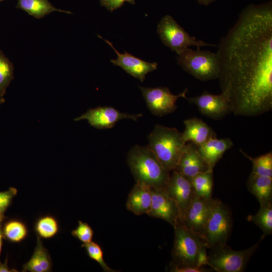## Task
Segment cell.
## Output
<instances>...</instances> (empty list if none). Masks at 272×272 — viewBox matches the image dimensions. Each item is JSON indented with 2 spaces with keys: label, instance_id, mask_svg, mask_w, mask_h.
Wrapping results in <instances>:
<instances>
[{
  "label": "cell",
  "instance_id": "21",
  "mask_svg": "<svg viewBox=\"0 0 272 272\" xmlns=\"http://www.w3.org/2000/svg\"><path fill=\"white\" fill-rule=\"evenodd\" d=\"M52 261L47 250L37 236V244L30 260L23 266L24 272H48L51 271Z\"/></svg>",
  "mask_w": 272,
  "mask_h": 272
},
{
  "label": "cell",
  "instance_id": "22",
  "mask_svg": "<svg viewBox=\"0 0 272 272\" xmlns=\"http://www.w3.org/2000/svg\"><path fill=\"white\" fill-rule=\"evenodd\" d=\"M16 8L37 19L43 18L53 12L72 13L70 11L56 8L48 0H18Z\"/></svg>",
  "mask_w": 272,
  "mask_h": 272
},
{
  "label": "cell",
  "instance_id": "35",
  "mask_svg": "<svg viewBox=\"0 0 272 272\" xmlns=\"http://www.w3.org/2000/svg\"><path fill=\"white\" fill-rule=\"evenodd\" d=\"M11 271H17L14 269H11L8 266V260L6 259L5 262L2 263L0 262V272H11Z\"/></svg>",
  "mask_w": 272,
  "mask_h": 272
},
{
  "label": "cell",
  "instance_id": "4",
  "mask_svg": "<svg viewBox=\"0 0 272 272\" xmlns=\"http://www.w3.org/2000/svg\"><path fill=\"white\" fill-rule=\"evenodd\" d=\"M232 227L229 208L219 199H213L201 237L206 247L226 244Z\"/></svg>",
  "mask_w": 272,
  "mask_h": 272
},
{
  "label": "cell",
  "instance_id": "28",
  "mask_svg": "<svg viewBox=\"0 0 272 272\" xmlns=\"http://www.w3.org/2000/svg\"><path fill=\"white\" fill-rule=\"evenodd\" d=\"M13 78V65L0 51V97L4 95Z\"/></svg>",
  "mask_w": 272,
  "mask_h": 272
},
{
  "label": "cell",
  "instance_id": "2",
  "mask_svg": "<svg viewBox=\"0 0 272 272\" xmlns=\"http://www.w3.org/2000/svg\"><path fill=\"white\" fill-rule=\"evenodd\" d=\"M127 164L137 182L153 188H165L170 174L147 147L135 145L129 151Z\"/></svg>",
  "mask_w": 272,
  "mask_h": 272
},
{
  "label": "cell",
  "instance_id": "34",
  "mask_svg": "<svg viewBox=\"0 0 272 272\" xmlns=\"http://www.w3.org/2000/svg\"><path fill=\"white\" fill-rule=\"evenodd\" d=\"M207 247L203 246L200 249L198 258V266L203 267V266L208 265V254L207 253Z\"/></svg>",
  "mask_w": 272,
  "mask_h": 272
},
{
  "label": "cell",
  "instance_id": "3",
  "mask_svg": "<svg viewBox=\"0 0 272 272\" xmlns=\"http://www.w3.org/2000/svg\"><path fill=\"white\" fill-rule=\"evenodd\" d=\"M147 146L169 172L175 170L186 143L176 128L157 124L148 137Z\"/></svg>",
  "mask_w": 272,
  "mask_h": 272
},
{
  "label": "cell",
  "instance_id": "6",
  "mask_svg": "<svg viewBox=\"0 0 272 272\" xmlns=\"http://www.w3.org/2000/svg\"><path fill=\"white\" fill-rule=\"evenodd\" d=\"M177 61L184 71L200 81L219 77L220 66L216 53L188 48L177 54Z\"/></svg>",
  "mask_w": 272,
  "mask_h": 272
},
{
  "label": "cell",
  "instance_id": "23",
  "mask_svg": "<svg viewBox=\"0 0 272 272\" xmlns=\"http://www.w3.org/2000/svg\"><path fill=\"white\" fill-rule=\"evenodd\" d=\"M213 170H208L198 174L190 179L196 196L206 198H212L213 186Z\"/></svg>",
  "mask_w": 272,
  "mask_h": 272
},
{
  "label": "cell",
  "instance_id": "29",
  "mask_svg": "<svg viewBox=\"0 0 272 272\" xmlns=\"http://www.w3.org/2000/svg\"><path fill=\"white\" fill-rule=\"evenodd\" d=\"M81 247L85 249L89 257L97 262L104 271H115L110 268L105 263L103 257V250L98 243L92 241L89 243H83Z\"/></svg>",
  "mask_w": 272,
  "mask_h": 272
},
{
  "label": "cell",
  "instance_id": "20",
  "mask_svg": "<svg viewBox=\"0 0 272 272\" xmlns=\"http://www.w3.org/2000/svg\"><path fill=\"white\" fill-rule=\"evenodd\" d=\"M247 186L248 190L257 198L260 206L272 203V177L251 173Z\"/></svg>",
  "mask_w": 272,
  "mask_h": 272
},
{
  "label": "cell",
  "instance_id": "16",
  "mask_svg": "<svg viewBox=\"0 0 272 272\" xmlns=\"http://www.w3.org/2000/svg\"><path fill=\"white\" fill-rule=\"evenodd\" d=\"M175 170L190 180L198 174L211 169L199 154L197 146L188 142Z\"/></svg>",
  "mask_w": 272,
  "mask_h": 272
},
{
  "label": "cell",
  "instance_id": "27",
  "mask_svg": "<svg viewBox=\"0 0 272 272\" xmlns=\"http://www.w3.org/2000/svg\"><path fill=\"white\" fill-rule=\"evenodd\" d=\"M244 156L252 163V173L264 176L272 177V153L269 152L260 156L253 158L240 150Z\"/></svg>",
  "mask_w": 272,
  "mask_h": 272
},
{
  "label": "cell",
  "instance_id": "31",
  "mask_svg": "<svg viewBox=\"0 0 272 272\" xmlns=\"http://www.w3.org/2000/svg\"><path fill=\"white\" fill-rule=\"evenodd\" d=\"M17 193V190L14 187H10L6 191L0 192V222H3L4 214Z\"/></svg>",
  "mask_w": 272,
  "mask_h": 272
},
{
  "label": "cell",
  "instance_id": "9",
  "mask_svg": "<svg viewBox=\"0 0 272 272\" xmlns=\"http://www.w3.org/2000/svg\"><path fill=\"white\" fill-rule=\"evenodd\" d=\"M148 109L153 115L162 116L173 112L177 108L176 101L180 98L186 99L188 89L178 94H173L167 87H139Z\"/></svg>",
  "mask_w": 272,
  "mask_h": 272
},
{
  "label": "cell",
  "instance_id": "14",
  "mask_svg": "<svg viewBox=\"0 0 272 272\" xmlns=\"http://www.w3.org/2000/svg\"><path fill=\"white\" fill-rule=\"evenodd\" d=\"M172 171L165 189L177 206L180 216L196 195L190 180L176 170Z\"/></svg>",
  "mask_w": 272,
  "mask_h": 272
},
{
  "label": "cell",
  "instance_id": "24",
  "mask_svg": "<svg viewBox=\"0 0 272 272\" xmlns=\"http://www.w3.org/2000/svg\"><path fill=\"white\" fill-rule=\"evenodd\" d=\"M249 221L252 222L259 227L263 233L262 238L272 233V203L260 206L258 212L247 217Z\"/></svg>",
  "mask_w": 272,
  "mask_h": 272
},
{
  "label": "cell",
  "instance_id": "32",
  "mask_svg": "<svg viewBox=\"0 0 272 272\" xmlns=\"http://www.w3.org/2000/svg\"><path fill=\"white\" fill-rule=\"evenodd\" d=\"M101 5L105 7L108 10L113 12V11L121 7L125 2H128L131 4H135V0H99Z\"/></svg>",
  "mask_w": 272,
  "mask_h": 272
},
{
  "label": "cell",
  "instance_id": "39",
  "mask_svg": "<svg viewBox=\"0 0 272 272\" xmlns=\"http://www.w3.org/2000/svg\"><path fill=\"white\" fill-rule=\"evenodd\" d=\"M3 1H4V0H0V2Z\"/></svg>",
  "mask_w": 272,
  "mask_h": 272
},
{
  "label": "cell",
  "instance_id": "15",
  "mask_svg": "<svg viewBox=\"0 0 272 272\" xmlns=\"http://www.w3.org/2000/svg\"><path fill=\"white\" fill-rule=\"evenodd\" d=\"M98 36L109 44L116 53L117 59L110 60L111 62L113 65L122 68L140 81H144L146 75L148 73L157 69V63L145 61L126 51H125L124 53H120L114 48L111 42L104 39L101 36L98 35Z\"/></svg>",
  "mask_w": 272,
  "mask_h": 272
},
{
  "label": "cell",
  "instance_id": "13",
  "mask_svg": "<svg viewBox=\"0 0 272 272\" xmlns=\"http://www.w3.org/2000/svg\"><path fill=\"white\" fill-rule=\"evenodd\" d=\"M213 199L195 195L187 209L180 215L178 224L200 234L208 217Z\"/></svg>",
  "mask_w": 272,
  "mask_h": 272
},
{
  "label": "cell",
  "instance_id": "12",
  "mask_svg": "<svg viewBox=\"0 0 272 272\" xmlns=\"http://www.w3.org/2000/svg\"><path fill=\"white\" fill-rule=\"evenodd\" d=\"M186 99L195 105L202 114L212 119H220L232 112L229 101L222 93L215 95L205 91L199 96Z\"/></svg>",
  "mask_w": 272,
  "mask_h": 272
},
{
  "label": "cell",
  "instance_id": "11",
  "mask_svg": "<svg viewBox=\"0 0 272 272\" xmlns=\"http://www.w3.org/2000/svg\"><path fill=\"white\" fill-rule=\"evenodd\" d=\"M147 215L164 220L174 227L179 222V210L165 188H152V199Z\"/></svg>",
  "mask_w": 272,
  "mask_h": 272
},
{
  "label": "cell",
  "instance_id": "36",
  "mask_svg": "<svg viewBox=\"0 0 272 272\" xmlns=\"http://www.w3.org/2000/svg\"><path fill=\"white\" fill-rule=\"evenodd\" d=\"M3 222H0V255L2 251L3 239L4 238L2 231Z\"/></svg>",
  "mask_w": 272,
  "mask_h": 272
},
{
  "label": "cell",
  "instance_id": "5",
  "mask_svg": "<svg viewBox=\"0 0 272 272\" xmlns=\"http://www.w3.org/2000/svg\"><path fill=\"white\" fill-rule=\"evenodd\" d=\"M174 228L172 261L170 264L177 267H198L199 253L201 248L206 246L202 237L179 224Z\"/></svg>",
  "mask_w": 272,
  "mask_h": 272
},
{
  "label": "cell",
  "instance_id": "25",
  "mask_svg": "<svg viewBox=\"0 0 272 272\" xmlns=\"http://www.w3.org/2000/svg\"><path fill=\"white\" fill-rule=\"evenodd\" d=\"M2 231L4 238L14 243L22 241L28 234V229L24 223L16 220L5 222L2 226Z\"/></svg>",
  "mask_w": 272,
  "mask_h": 272
},
{
  "label": "cell",
  "instance_id": "19",
  "mask_svg": "<svg viewBox=\"0 0 272 272\" xmlns=\"http://www.w3.org/2000/svg\"><path fill=\"white\" fill-rule=\"evenodd\" d=\"M151 199L152 188L144 183L136 182L129 194L126 208L137 215L147 214Z\"/></svg>",
  "mask_w": 272,
  "mask_h": 272
},
{
  "label": "cell",
  "instance_id": "1",
  "mask_svg": "<svg viewBox=\"0 0 272 272\" xmlns=\"http://www.w3.org/2000/svg\"><path fill=\"white\" fill-rule=\"evenodd\" d=\"M222 93L231 112L255 116L272 108V7L268 2L242 10L221 39L216 53Z\"/></svg>",
  "mask_w": 272,
  "mask_h": 272
},
{
  "label": "cell",
  "instance_id": "33",
  "mask_svg": "<svg viewBox=\"0 0 272 272\" xmlns=\"http://www.w3.org/2000/svg\"><path fill=\"white\" fill-rule=\"evenodd\" d=\"M170 271L173 272H203L206 269L199 267H177L170 264Z\"/></svg>",
  "mask_w": 272,
  "mask_h": 272
},
{
  "label": "cell",
  "instance_id": "18",
  "mask_svg": "<svg viewBox=\"0 0 272 272\" xmlns=\"http://www.w3.org/2000/svg\"><path fill=\"white\" fill-rule=\"evenodd\" d=\"M184 124L185 129L182 136L186 143L191 142L198 146L216 137L212 128L198 118L186 119L184 120Z\"/></svg>",
  "mask_w": 272,
  "mask_h": 272
},
{
  "label": "cell",
  "instance_id": "8",
  "mask_svg": "<svg viewBox=\"0 0 272 272\" xmlns=\"http://www.w3.org/2000/svg\"><path fill=\"white\" fill-rule=\"evenodd\" d=\"M157 32L162 42L177 54L191 46L200 49L205 46H215L190 36L168 15L161 18L157 25Z\"/></svg>",
  "mask_w": 272,
  "mask_h": 272
},
{
  "label": "cell",
  "instance_id": "30",
  "mask_svg": "<svg viewBox=\"0 0 272 272\" xmlns=\"http://www.w3.org/2000/svg\"><path fill=\"white\" fill-rule=\"evenodd\" d=\"M71 234L83 243H87L92 241L94 232L88 223L79 221L77 227L72 231Z\"/></svg>",
  "mask_w": 272,
  "mask_h": 272
},
{
  "label": "cell",
  "instance_id": "37",
  "mask_svg": "<svg viewBox=\"0 0 272 272\" xmlns=\"http://www.w3.org/2000/svg\"><path fill=\"white\" fill-rule=\"evenodd\" d=\"M197 2L202 5L207 6L209 4H211L215 0H197Z\"/></svg>",
  "mask_w": 272,
  "mask_h": 272
},
{
  "label": "cell",
  "instance_id": "26",
  "mask_svg": "<svg viewBox=\"0 0 272 272\" xmlns=\"http://www.w3.org/2000/svg\"><path fill=\"white\" fill-rule=\"evenodd\" d=\"M57 220L51 216H45L38 219L35 225V230L40 238L50 239L55 236L59 231Z\"/></svg>",
  "mask_w": 272,
  "mask_h": 272
},
{
  "label": "cell",
  "instance_id": "7",
  "mask_svg": "<svg viewBox=\"0 0 272 272\" xmlns=\"http://www.w3.org/2000/svg\"><path fill=\"white\" fill-rule=\"evenodd\" d=\"M262 239L243 250H234L226 244L209 248L208 266L218 272H242Z\"/></svg>",
  "mask_w": 272,
  "mask_h": 272
},
{
  "label": "cell",
  "instance_id": "10",
  "mask_svg": "<svg viewBox=\"0 0 272 272\" xmlns=\"http://www.w3.org/2000/svg\"><path fill=\"white\" fill-rule=\"evenodd\" d=\"M142 114H131L123 113L114 107L99 106L89 109L87 112L76 118V121L86 120L92 127L105 129L112 128L115 124L123 119H131L137 121Z\"/></svg>",
  "mask_w": 272,
  "mask_h": 272
},
{
  "label": "cell",
  "instance_id": "17",
  "mask_svg": "<svg viewBox=\"0 0 272 272\" xmlns=\"http://www.w3.org/2000/svg\"><path fill=\"white\" fill-rule=\"evenodd\" d=\"M233 145L228 138H212L202 144L197 146V151L205 161L210 169L213 170L224 153Z\"/></svg>",
  "mask_w": 272,
  "mask_h": 272
},
{
  "label": "cell",
  "instance_id": "38",
  "mask_svg": "<svg viewBox=\"0 0 272 272\" xmlns=\"http://www.w3.org/2000/svg\"><path fill=\"white\" fill-rule=\"evenodd\" d=\"M3 99L2 98H0V104L2 103Z\"/></svg>",
  "mask_w": 272,
  "mask_h": 272
}]
</instances>
